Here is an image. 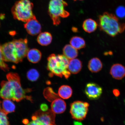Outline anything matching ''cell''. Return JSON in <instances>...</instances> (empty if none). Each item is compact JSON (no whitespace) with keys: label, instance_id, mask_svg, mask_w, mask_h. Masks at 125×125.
<instances>
[{"label":"cell","instance_id":"11","mask_svg":"<svg viewBox=\"0 0 125 125\" xmlns=\"http://www.w3.org/2000/svg\"><path fill=\"white\" fill-rule=\"evenodd\" d=\"M24 27L29 35L34 36L41 32V25L34 15L32 18L24 24Z\"/></svg>","mask_w":125,"mask_h":125},{"label":"cell","instance_id":"9","mask_svg":"<svg viewBox=\"0 0 125 125\" xmlns=\"http://www.w3.org/2000/svg\"><path fill=\"white\" fill-rule=\"evenodd\" d=\"M15 46L16 53L20 62L27 56L29 50L27 39L14 40L12 41Z\"/></svg>","mask_w":125,"mask_h":125},{"label":"cell","instance_id":"21","mask_svg":"<svg viewBox=\"0 0 125 125\" xmlns=\"http://www.w3.org/2000/svg\"><path fill=\"white\" fill-rule=\"evenodd\" d=\"M70 45L76 49L80 50L85 48L86 43L84 39L81 37H73L70 39Z\"/></svg>","mask_w":125,"mask_h":125},{"label":"cell","instance_id":"20","mask_svg":"<svg viewBox=\"0 0 125 125\" xmlns=\"http://www.w3.org/2000/svg\"><path fill=\"white\" fill-rule=\"evenodd\" d=\"M73 92V90L70 86L64 85L61 86L59 88L58 94L62 99H67L71 97Z\"/></svg>","mask_w":125,"mask_h":125},{"label":"cell","instance_id":"24","mask_svg":"<svg viewBox=\"0 0 125 125\" xmlns=\"http://www.w3.org/2000/svg\"><path fill=\"white\" fill-rule=\"evenodd\" d=\"M40 76V74L37 70L35 69L29 70L27 73L28 79L31 82H35L37 80Z\"/></svg>","mask_w":125,"mask_h":125},{"label":"cell","instance_id":"22","mask_svg":"<svg viewBox=\"0 0 125 125\" xmlns=\"http://www.w3.org/2000/svg\"><path fill=\"white\" fill-rule=\"evenodd\" d=\"M2 110L7 115L15 112V106L10 100L4 99L2 101Z\"/></svg>","mask_w":125,"mask_h":125},{"label":"cell","instance_id":"10","mask_svg":"<svg viewBox=\"0 0 125 125\" xmlns=\"http://www.w3.org/2000/svg\"><path fill=\"white\" fill-rule=\"evenodd\" d=\"M103 90L102 87L97 84L90 83L86 85L85 93L86 96L91 100H97L101 96Z\"/></svg>","mask_w":125,"mask_h":125},{"label":"cell","instance_id":"25","mask_svg":"<svg viewBox=\"0 0 125 125\" xmlns=\"http://www.w3.org/2000/svg\"><path fill=\"white\" fill-rule=\"evenodd\" d=\"M7 115L2 109L0 110V125H10Z\"/></svg>","mask_w":125,"mask_h":125},{"label":"cell","instance_id":"8","mask_svg":"<svg viewBox=\"0 0 125 125\" xmlns=\"http://www.w3.org/2000/svg\"><path fill=\"white\" fill-rule=\"evenodd\" d=\"M1 53L4 62L15 63L20 62L16 53L15 46L12 42L6 43L1 46Z\"/></svg>","mask_w":125,"mask_h":125},{"label":"cell","instance_id":"30","mask_svg":"<svg viewBox=\"0 0 125 125\" xmlns=\"http://www.w3.org/2000/svg\"><path fill=\"white\" fill-rule=\"evenodd\" d=\"M74 125H83L82 123L79 122V121H74Z\"/></svg>","mask_w":125,"mask_h":125},{"label":"cell","instance_id":"23","mask_svg":"<svg viewBox=\"0 0 125 125\" xmlns=\"http://www.w3.org/2000/svg\"><path fill=\"white\" fill-rule=\"evenodd\" d=\"M44 95L48 101L52 102L54 100L59 98L58 94L54 92L51 88L48 87L45 89L44 92Z\"/></svg>","mask_w":125,"mask_h":125},{"label":"cell","instance_id":"2","mask_svg":"<svg viewBox=\"0 0 125 125\" xmlns=\"http://www.w3.org/2000/svg\"><path fill=\"white\" fill-rule=\"evenodd\" d=\"M98 24L101 30L112 37L122 33L125 29V23L120 22L115 15L108 12L99 16Z\"/></svg>","mask_w":125,"mask_h":125},{"label":"cell","instance_id":"17","mask_svg":"<svg viewBox=\"0 0 125 125\" xmlns=\"http://www.w3.org/2000/svg\"><path fill=\"white\" fill-rule=\"evenodd\" d=\"M26 56L30 62L36 63L40 62L42 58V54L38 50L33 48L29 50Z\"/></svg>","mask_w":125,"mask_h":125},{"label":"cell","instance_id":"28","mask_svg":"<svg viewBox=\"0 0 125 125\" xmlns=\"http://www.w3.org/2000/svg\"><path fill=\"white\" fill-rule=\"evenodd\" d=\"M41 110L43 112H46L49 110L48 106L46 104H42L40 106Z\"/></svg>","mask_w":125,"mask_h":125},{"label":"cell","instance_id":"26","mask_svg":"<svg viewBox=\"0 0 125 125\" xmlns=\"http://www.w3.org/2000/svg\"><path fill=\"white\" fill-rule=\"evenodd\" d=\"M0 69L5 72L9 71V68L8 65L5 62L3 59L1 51V46L0 45Z\"/></svg>","mask_w":125,"mask_h":125},{"label":"cell","instance_id":"27","mask_svg":"<svg viewBox=\"0 0 125 125\" xmlns=\"http://www.w3.org/2000/svg\"><path fill=\"white\" fill-rule=\"evenodd\" d=\"M115 13L119 18L121 19L125 18V7L123 6L118 7L115 11Z\"/></svg>","mask_w":125,"mask_h":125},{"label":"cell","instance_id":"13","mask_svg":"<svg viewBox=\"0 0 125 125\" xmlns=\"http://www.w3.org/2000/svg\"><path fill=\"white\" fill-rule=\"evenodd\" d=\"M51 110L54 114H61L66 110V103L63 100L58 98L52 101L51 105Z\"/></svg>","mask_w":125,"mask_h":125},{"label":"cell","instance_id":"7","mask_svg":"<svg viewBox=\"0 0 125 125\" xmlns=\"http://www.w3.org/2000/svg\"><path fill=\"white\" fill-rule=\"evenodd\" d=\"M89 104L81 101H76L70 105V113L73 119L80 121L86 118L88 113Z\"/></svg>","mask_w":125,"mask_h":125},{"label":"cell","instance_id":"16","mask_svg":"<svg viewBox=\"0 0 125 125\" xmlns=\"http://www.w3.org/2000/svg\"><path fill=\"white\" fill-rule=\"evenodd\" d=\"M98 26V23L94 20L89 18L84 20L82 27L84 30L88 33H91L96 31Z\"/></svg>","mask_w":125,"mask_h":125},{"label":"cell","instance_id":"33","mask_svg":"<svg viewBox=\"0 0 125 125\" xmlns=\"http://www.w3.org/2000/svg\"><path fill=\"white\" fill-rule=\"evenodd\" d=\"M77 0L82 1L83 0H74V1H76Z\"/></svg>","mask_w":125,"mask_h":125},{"label":"cell","instance_id":"34","mask_svg":"<svg viewBox=\"0 0 125 125\" xmlns=\"http://www.w3.org/2000/svg\"><path fill=\"white\" fill-rule=\"evenodd\" d=\"M1 102H0V110L1 109V105H0Z\"/></svg>","mask_w":125,"mask_h":125},{"label":"cell","instance_id":"14","mask_svg":"<svg viewBox=\"0 0 125 125\" xmlns=\"http://www.w3.org/2000/svg\"><path fill=\"white\" fill-rule=\"evenodd\" d=\"M82 68V62L79 59H74L69 61L68 70L71 73L77 74L80 72Z\"/></svg>","mask_w":125,"mask_h":125},{"label":"cell","instance_id":"6","mask_svg":"<svg viewBox=\"0 0 125 125\" xmlns=\"http://www.w3.org/2000/svg\"><path fill=\"white\" fill-rule=\"evenodd\" d=\"M55 114L51 110L46 112L39 110L33 114L32 121L26 125H55Z\"/></svg>","mask_w":125,"mask_h":125},{"label":"cell","instance_id":"18","mask_svg":"<svg viewBox=\"0 0 125 125\" xmlns=\"http://www.w3.org/2000/svg\"><path fill=\"white\" fill-rule=\"evenodd\" d=\"M62 52L63 55L70 60L75 58L77 57L78 54L77 49L69 44L66 45L64 47Z\"/></svg>","mask_w":125,"mask_h":125},{"label":"cell","instance_id":"31","mask_svg":"<svg viewBox=\"0 0 125 125\" xmlns=\"http://www.w3.org/2000/svg\"><path fill=\"white\" fill-rule=\"evenodd\" d=\"M23 123L25 125H27L29 123V121L27 119H25L23 120Z\"/></svg>","mask_w":125,"mask_h":125},{"label":"cell","instance_id":"19","mask_svg":"<svg viewBox=\"0 0 125 125\" xmlns=\"http://www.w3.org/2000/svg\"><path fill=\"white\" fill-rule=\"evenodd\" d=\"M37 40L39 44L42 46H47L50 44L52 41V36L49 32H42L39 34Z\"/></svg>","mask_w":125,"mask_h":125},{"label":"cell","instance_id":"29","mask_svg":"<svg viewBox=\"0 0 125 125\" xmlns=\"http://www.w3.org/2000/svg\"><path fill=\"white\" fill-rule=\"evenodd\" d=\"M114 94L115 96L118 97L120 95V92L117 89H115L113 91Z\"/></svg>","mask_w":125,"mask_h":125},{"label":"cell","instance_id":"1","mask_svg":"<svg viewBox=\"0 0 125 125\" xmlns=\"http://www.w3.org/2000/svg\"><path fill=\"white\" fill-rule=\"evenodd\" d=\"M7 81L1 83L0 97L3 99L12 100L19 102L26 98L32 100L30 96H26L27 91L31 92V89L24 90L21 87L20 76L16 73H10L7 75Z\"/></svg>","mask_w":125,"mask_h":125},{"label":"cell","instance_id":"3","mask_svg":"<svg viewBox=\"0 0 125 125\" xmlns=\"http://www.w3.org/2000/svg\"><path fill=\"white\" fill-rule=\"evenodd\" d=\"M47 60V68L51 76L54 75L66 79L70 77L71 73L68 70L69 61L64 55L52 54L48 57Z\"/></svg>","mask_w":125,"mask_h":125},{"label":"cell","instance_id":"5","mask_svg":"<svg viewBox=\"0 0 125 125\" xmlns=\"http://www.w3.org/2000/svg\"><path fill=\"white\" fill-rule=\"evenodd\" d=\"M68 6L64 0H51L48 7V13L54 25L58 26L61 23V18H65L69 16V12L65 10Z\"/></svg>","mask_w":125,"mask_h":125},{"label":"cell","instance_id":"32","mask_svg":"<svg viewBox=\"0 0 125 125\" xmlns=\"http://www.w3.org/2000/svg\"><path fill=\"white\" fill-rule=\"evenodd\" d=\"M5 18V15L3 14H0V19L1 20H3Z\"/></svg>","mask_w":125,"mask_h":125},{"label":"cell","instance_id":"15","mask_svg":"<svg viewBox=\"0 0 125 125\" xmlns=\"http://www.w3.org/2000/svg\"><path fill=\"white\" fill-rule=\"evenodd\" d=\"M103 66L102 62L98 58H94L88 62V68L90 71L93 73H97L100 71Z\"/></svg>","mask_w":125,"mask_h":125},{"label":"cell","instance_id":"4","mask_svg":"<svg viewBox=\"0 0 125 125\" xmlns=\"http://www.w3.org/2000/svg\"><path fill=\"white\" fill-rule=\"evenodd\" d=\"M34 5L31 0H19L12 6L11 11L15 19L26 22L34 15L33 13Z\"/></svg>","mask_w":125,"mask_h":125},{"label":"cell","instance_id":"12","mask_svg":"<svg viewBox=\"0 0 125 125\" xmlns=\"http://www.w3.org/2000/svg\"><path fill=\"white\" fill-rule=\"evenodd\" d=\"M110 74L114 79L121 80L125 76V67L121 64H115L111 68Z\"/></svg>","mask_w":125,"mask_h":125}]
</instances>
